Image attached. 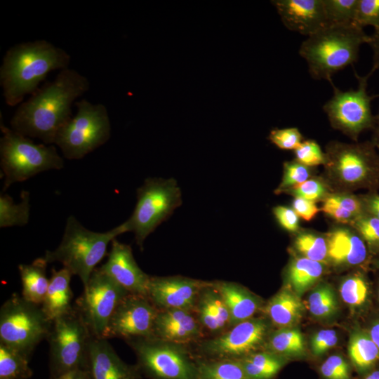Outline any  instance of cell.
<instances>
[{
	"label": "cell",
	"instance_id": "obj_1",
	"mask_svg": "<svg viewBox=\"0 0 379 379\" xmlns=\"http://www.w3.org/2000/svg\"><path fill=\"white\" fill-rule=\"evenodd\" d=\"M89 87L88 79L75 69L60 70L54 80L44 83L20 104L11 120V128L39 138L44 144H54L60 130L72 117V103Z\"/></svg>",
	"mask_w": 379,
	"mask_h": 379
},
{
	"label": "cell",
	"instance_id": "obj_2",
	"mask_svg": "<svg viewBox=\"0 0 379 379\" xmlns=\"http://www.w3.org/2000/svg\"><path fill=\"white\" fill-rule=\"evenodd\" d=\"M70 55L44 39L18 44L5 53L0 67V84L7 105L22 103L33 94L49 72L68 68Z\"/></svg>",
	"mask_w": 379,
	"mask_h": 379
},
{
	"label": "cell",
	"instance_id": "obj_3",
	"mask_svg": "<svg viewBox=\"0 0 379 379\" xmlns=\"http://www.w3.org/2000/svg\"><path fill=\"white\" fill-rule=\"evenodd\" d=\"M370 35L354 24L327 26L307 36L299 48L314 79H326L332 86V76L358 60L360 46Z\"/></svg>",
	"mask_w": 379,
	"mask_h": 379
},
{
	"label": "cell",
	"instance_id": "obj_4",
	"mask_svg": "<svg viewBox=\"0 0 379 379\" xmlns=\"http://www.w3.org/2000/svg\"><path fill=\"white\" fill-rule=\"evenodd\" d=\"M124 233L121 225L105 232H96L84 227L70 215L66 221L63 237L53 251H46L44 258L48 263L59 262L86 286L97 265L107 253L109 242Z\"/></svg>",
	"mask_w": 379,
	"mask_h": 379
},
{
	"label": "cell",
	"instance_id": "obj_5",
	"mask_svg": "<svg viewBox=\"0 0 379 379\" xmlns=\"http://www.w3.org/2000/svg\"><path fill=\"white\" fill-rule=\"evenodd\" d=\"M0 164L4 178L3 191L46 171L59 170L64 161L54 145L36 144L5 126L1 117Z\"/></svg>",
	"mask_w": 379,
	"mask_h": 379
},
{
	"label": "cell",
	"instance_id": "obj_6",
	"mask_svg": "<svg viewBox=\"0 0 379 379\" xmlns=\"http://www.w3.org/2000/svg\"><path fill=\"white\" fill-rule=\"evenodd\" d=\"M126 343L137 358L142 375L149 379H197V357L192 345L163 340L154 336Z\"/></svg>",
	"mask_w": 379,
	"mask_h": 379
},
{
	"label": "cell",
	"instance_id": "obj_7",
	"mask_svg": "<svg viewBox=\"0 0 379 379\" xmlns=\"http://www.w3.org/2000/svg\"><path fill=\"white\" fill-rule=\"evenodd\" d=\"M182 204V194L173 178H148L137 190V202L131 217L121 225L132 232L141 251L145 239Z\"/></svg>",
	"mask_w": 379,
	"mask_h": 379
},
{
	"label": "cell",
	"instance_id": "obj_8",
	"mask_svg": "<svg viewBox=\"0 0 379 379\" xmlns=\"http://www.w3.org/2000/svg\"><path fill=\"white\" fill-rule=\"evenodd\" d=\"M52 323L41 306L13 294L0 309V343L30 359Z\"/></svg>",
	"mask_w": 379,
	"mask_h": 379
},
{
	"label": "cell",
	"instance_id": "obj_9",
	"mask_svg": "<svg viewBox=\"0 0 379 379\" xmlns=\"http://www.w3.org/2000/svg\"><path fill=\"white\" fill-rule=\"evenodd\" d=\"M76 115L60 130L55 142L67 159H80L110 138L111 124L106 107L85 99L75 102Z\"/></svg>",
	"mask_w": 379,
	"mask_h": 379
},
{
	"label": "cell",
	"instance_id": "obj_10",
	"mask_svg": "<svg viewBox=\"0 0 379 379\" xmlns=\"http://www.w3.org/2000/svg\"><path fill=\"white\" fill-rule=\"evenodd\" d=\"M91 333L74 308L53 321L46 340L49 345L50 379L67 372L88 370V350Z\"/></svg>",
	"mask_w": 379,
	"mask_h": 379
},
{
	"label": "cell",
	"instance_id": "obj_11",
	"mask_svg": "<svg viewBox=\"0 0 379 379\" xmlns=\"http://www.w3.org/2000/svg\"><path fill=\"white\" fill-rule=\"evenodd\" d=\"M271 325L266 317H253L217 335L205 338L192 347L198 358L239 359L264 349Z\"/></svg>",
	"mask_w": 379,
	"mask_h": 379
},
{
	"label": "cell",
	"instance_id": "obj_12",
	"mask_svg": "<svg viewBox=\"0 0 379 379\" xmlns=\"http://www.w3.org/2000/svg\"><path fill=\"white\" fill-rule=\"evenodd\" d=\"M371 69L366 76H359L354 71L358 81L357 89L343 91L333 88V95L323 106L330 123L356 140L364 130L373 128L375 117L371 110V102L379 95H371L367 86L369 77L374 73Z\"/></svg>",
	"mask_w": 379,
	"mask_h": 379
},
{
	"label": "cell",
	"instance_id": "obj_13",
	"mask_svg": "<svg viewBox=\"0 0 379 379\" xmlns=\"http://www.w3.org/2000/svg\"><path fill=\"white\" fill-rule=\"evenodd\" d=\"M128 294L125 288L97 267L74 307L82 317L91 335L103 338L112 314Z\"/></svg>",
	"mask_w": 379,
	"mask_h": 379
},
{
	"label": "cell",
	"instance_id": "obj_14",
	"mask_svg": "<svg viewBox=\"0 0 379 379\" xmlns=\"http://www.w3.org/2000/svg\"><path fill=\"white\" fill-rule=\"evenodd\" d=\"M373 142L347 145L331 143L327 157L342 182L350 185L372 186L379 183V154Z\"/></svg>",
	"mask_w": 379,
	"mask_h": 379
},
{
	"label": "cell",
	"instance_id": "obj_15",
	"mask_svg": "<svg viewBox=\"0 0 379 379\" xmlns=\"http://www.w3.org/2000/svg\"><path fill=\"white\" fill-rule=\"evenodd\" d=\"M158 310L147 296L128 294L112 314L103 338H119L126 341L152 336Z\"/></svg>",
	"mask_w": 379,
	"mask_h": 379
},
{
	"label": "cell",
	"instance_id": "obj_16",
	"mask_svg": "<svg viewBox=\"0 0 379 379\" xmlns=\"http://www.w3.org/2000/svg\"><path fill=\"white\" fill-rule=\"evenodd\" d=\"M210 282L182 276H151L147 298L158 310L194 311L201 291Z\"/></svg>",
	"mask_w": 379,
	"mask_h": 379
},
{
	"label": "cell",
	"instance_id": "obj_17",
	"mask_svg": "<svg viewBox=\"0 0 379 379\" xmlns=\"http://www.w3.org/2000/svg\"><path fill=\"white\" fill-rule=\"evenodd\" d=\"M99 268L129 293L147 297L151 276L139 267L129 245L113 239L107 260Z\"/></svg>",
	"mask_w": 379,
	"mask_h": 379
},
{
	"label": "cell",
	"instance_id": "obj_18",
	"mask_svg": "<svg viewBox=\"0 0 379 379\" xmlns=\"http://www.w3.org/2000/svg\"><path fill=\"white\" fill-rule=\"evenodd\" d=\"M284 25L289 30L310 36L328 26L323 0H274Z\"/></svg>",
	"mask_w": 379,
	"mask_h": 379
},
{
	"label": "cell",
	"instance_id": "obj_19",
	"mask_svg": "<svg viewBox=\"0 0 379 379\" xmlns=\"http://www.w3.org/2000/svg\"><path fill=\"white\" fill-rule=\"evenodd\" d=\"M152 336L187 345L206 338L194 311L180 309L159 310Z\"/></svg>",
	"mask_w": 379,
	"mask_h": 379
},
{
	"label": "cell",
	"instance_id": "obj_20",
	"mask_svg": "<svg viewBox=\"0 0 379 379\" xmlns=\"http://www.w3.org/2000/svg\"><path fill=\"white\" fill-rule=\"evenodd\" d=\"M88 371L92 379H140L137 366L125 363L107 339L91 337L88 350Z\"/></svg>",
	"mask_w": 379,
	"mask_h": 379
},
{
	"label": "cell",
	"instance_id": "obj_21",
	"mask_svg": "<svg viewBox=\"0 0 379 379\" xmlns=\"http://www.w3.org/2000/svg\"><path fill=\"white\" fill-rule=\"evenodd\" d=\"M194 312L206 338L217 335L231 327L228 308L213 281L201 291Z\"/></svg>",
	"mask_w": 379,
	"mask_h": 379
},
{
	"label": "cell",
	"instance_id": "obj_22",
	"mask_svg": "<svg viewBox=\"0 0 379 379\" xmlns=\"http://www.w3.org/2000/svg\"><path fill=\"white\" fill-rule=\"evenodd\" d=\"M213 282L228 308L231 326L254 317L262 310V300L242 285L227 281Z\"/></svg>",
	"mask_w": 379,
	"mask_h": 379
},
{
	"label": "cell",
	"instance_id": "obj_23",
	"mask_svg": "<svg viewBox=\"0 0 379 379\" xmlns=\"http://www.w3.org/2000/svg\"><path fill=\"white\" fill-rule=\"evenodd\" d=\"M357 234L343 227L333 230L326 239L328 259L340 265L354 266L364 262L367 249L363 239Z\"/></svg>",
	"mask_w": 379,
	"mask_h": 379
},
{
	"label": "cell",
	"instance_id": "obj_24",
	"mask_svg": "<svg viewBox=\"0 0 379 379\" xmlns=\"http://www.w3.org/2000/svg\"><path fill=\"white\" fill-rule=\"evenodd\" d=\"M303 311L300 296L288 286L270 298L262 310L271 324L277 328L293 327L301 319Z\"/></svg>",
	"mask_w": 379,
	"mask_h": 379
},
{
	"label": "cell",
	"instance_id": "obj_25",
	"mask_svg": "<svg viewBox=\"0 0 379 379\" xmlns=\"http://www.w3.org/2000/svg\"><path fill=\"white\" fill-rule=\"evenodd\" d=\"M49 286L41 305L43 311L51 320L70 312L73 293L70 287L72 273L63 267L59 270H51Z\"/></svg>",
	"mask_w": 379,
	"mask_h": 379
},
{
	"label": "cell",
	"instance_id": "obj_26",
	"mask_svg": "<svg viewBox=\"0 0 379 379\" xmlns=\"http://www.w3.org/2000/svg\"><path fill=\"white\" fill-rule=\"evenodd\" d=\"M47 265L45 258L41 257L35 259L31 264L18 265L22 298L39 306L44 300L49 286L50 279L46 277Z\"/></svg>",
	"mask_w": 379,
	"mask_h": 379
},
{
	"label": "cell",
	"instance_id": "obj_27",
	"mask_svg": "<svg viewBox=\"0 0 379 379\" xmlns=\"http://www.w3.org/2000/svg\"><path fill=\"white\" fill-rule=\"evenodd\" d=\"M282 357H298L305 354L304 336L294 327L271 331L264 349Z\"/></svg>",
	"mask_w": 379,
	"mask_h": 379
},
{
	"label": "cell",
	"instance_id": "obj_28",
	"mask_svg": "<svg viewBox=\"0 0 379 379\" xmlns=\"http://www.w3.org/2000/svg\"><path fill=\"white\" fill-rule=\"evenodd\" d=\"M323 272V263L304 257L296 258L287 270L288 287L300 296L318 281Z\"/></svg>",
	"mask_w": 379,
	"mask_h": 379
},
{
	"label": "cell",
	"instance_id": "obj_29",
	"mask_svg": "<svg viewBox=\"0 0 379 379\" xmlns=\"http://www.w3.org/2000/svg\"><path fill=\"white\" fill-rule=\"evenodd\" d=\"M285 359L261 350L239 360L249 379H272L285 364Z\"/></svg>",
	"mask_w": 379,
	"mask_h": 379
},
{
	"label": "cell",
	"instance_id": "obj_30",
	"mask_svg": "<svg viewBox=\"0 0 379 379\" xmlns=\"http://www.w3.org/2000/svg\"><path fill=\"white\" fill-rule=\"evenodd\" d=\"M323 211L343 223L353 222L365 212L363 201L351 194H335L324 200Z\"/></svg>",
	"mask_w": 379,
	"mask_h": 379
},
{
	"label": "cell",
	"instance_id": "obj_31",
	"mask_svg": "<svg viewBox=\"0 0 379 379\" xmlns=\"http://www.w3.org/2000/svg\"><path fill=\"white\" fill-rule=\"evenodd\" d=\"M348 354L352 364L359 372L370 369L379 361V348L368 333L357 331L349 340Z\"/></svg>",
	"mask_w": 379,
	"mask_h": 379
},
{
	"label": "cell",
	"instance_id": "obj_32",
	"mask_svg": "<svg viewBox=\"0 0 379 379\" xmlns=\"http://www.w3.org/2000/svg\"><path fill=\"white\" fill-rule=\"evenodd\" d=\"M197 364V379H249L239 359L198 358Z\"/></svg>",
	"mask_w": 379,
	"mask_h": 379
},
{
	"label": "cell",
	"instance_id": "obj_33",
	"mask_svg": "<svg viewBox=\"0 0 379 379\" xmlns=\"http://www.w3.org/2000/svg\"><path fill=\"white\" fill-rule=\"evenodd\" d=\"M20 203H14L7 194L0 195V227L23 226L29 218V193L23 190L20 194Z\"/></svg>",
	"mask_w": 379,
	"mask_h": 379
},
{
	"label": "cell",
	"instance_id": "obj_34",
	"mask_svg": "<svg viewBox=\"0 0 379 379\" xmlns=\"http://www.w3.org/2000/svg\"><path fill=\"white\" fill-rule=\"evenodd\" d=\"M29 359L0 343V379H28L32 375Z\"/></svg>",
	"mask_w": 379,
	"mask_h": 379
},
{
	"label": "cell",
	"instance_id": "obj_35",
	"mask_svg": "<svg viewBox=\"0 0 379 379\" xmlns=\"http://www.w3.org/2000/svg\"><path fill=\"white\" fill-rule=\"evenodd\" d=\"M307 306L314 317L323 319L334 314L338 310V303L332 288L323 284L314 288L310 294Z\"/></svg>",
	"mask_w": 379,
	"mask_h": 379
},
{
	"label": "cell",
	"instance_id": "obj_36",
	"mask_svg": "<svg viewBox=\"0 0 379 379\" xmlns=\"http://www.w3.org/2000/svg\"><path fill=\"white\" fill-rule=\"evenodd\" d=\"M323 1L328 26L354 24L358 0Z\"/></svg>",
	"mask_w": 379,
	"mask_h": 379
},
{
	"label": "cell",
	"instance_id": "obj_37",
	"mask_svg": "<svg viewBox=\"0 0 379 379\" xmlns=\"http://www.w3.org/2000/svg\"><path fill=\"white\" fill-rule=\"evenodd\" d=\"M294 244L304 258L321 263L328 259L327 241L319 235L300 233L296 237Z\"/></svg>",
	"mask_w": 379,
	"mask_h": 379
},
{
	"label": "cell",
	"instance_id": "obj_38",
	"mask_svg": "<svg viewBox=\"0 0 379 379\" xmlns=\"http://www.w3.org/2000/svg\"><path fill=\"white\" fill-rule=\"evenodd\" d=\"M343 300L351 307L363 305L368 297V288L365 279L360 275L346 278L339 288Z\"/></svg>",
	"mask_w": 379,
	"mask_h": 379
},
{
	"label": "cell",
	"instance_id": "obj_39",
	"mask_svg": "<svg viewBox=\"0 0 379 379\" xmlns=\"http://www.w3.org/2000/svg\"><path fill=\"white\" fill-rule=\"evenodd\" d=\"M354 24L379 28V0H358Z\"/></svg>",
	"mask_w": 379,
	"mask_h": 379
},
{
	"label": "cell",
	"instance_id": "obj_40",
	"mask_svg": "<svg viewBox=\"0 0 379 379\" xmlns=\"http://www.w3.org/2000/svg\"><path fill=\"white\" fill-rule=\"evenodd\" d=\"M310 171L307 166L298 161H289L284 164V173L282 181L275 192L279 194L308 180Z\"/></svg>",
	"mask_w": 379,
	"mask_h": 379
},
{
	"label": "cell",
	"instance_id": "obj_41",
	"mask_svg": "<svg viewBox=\"0 0 379 379\" xmlns=\"http://www.w3.org/2000/svg\"><path fill=\"white\" fill-rule=\"evenodd\" d=\"M352 224L357 233L368 246L379 248V219L364 213L357 218Z\"/></svg>",
	"mask_w": 379,
	"mask_h": 379
},
{
	"label": "cell",
	"instance_id": "obj_42",
	"mask_svg": "<svg viewBox=\"0 0 379 379\" xmlns=\"http://www.w3.org/2000/svg\"><path fill=\"white\" fill-rule=\"evenodd\" d=\"M294 152L296 161L307 167L318 166L326 161L320 146L312 140H303Z\"/></svg>",
	"mask_w": 379,
	"mask_h": 379
},
{
	"label": "cell",
	"instance_id": "obj_43",
	"mask_svg": "<svg viewBox=\"0 0 379 379\" xmlns=\"http://www.w3.org/2000/svg\"><path fill=\"white\" fill-rule=\"evenodd\" d=\"M269 140L278 148L295 150L302 143V135L297 128H274L268 136Z\"/></svg>",
	"mask_w": 379,
	"mask_h": 379
},
{
	"label": "cell",
	"instance_id": "obj_44",
	"mask_svg": "<svg viewBox=\"0 0 379 379\" xmlns=\"http://www.w3.org/2000/svg\"><path fill=\"white\" fill-rule=\"evenodd\" d=\"M320 372L325 379H350V368L340 355H332L323 362Z\"/></svg>",
	"mask_w": 379,
	"mask_h": 379
},
{
	"label": "cell",
	"instance_id": "obj_45",
	"mask_svg": "<svg viewBox=\"0 0 379 379\" xmlns=\"http://www.w3.org/2000/svg\"><path fill=\"white\" fill-rule=\"evenodd\" d=\"M337 343L338 335L335 330H320L311 338L312 353L315 356H321L334 347Z\"/></svg>",
	"mask_w": 379,
	"mask_h": 379
},
{
	"label": "cell",
	"instance_id": "obj_46",
	"mask_svg": "<svg viewBox=\"0 0 379 379\" xmlns=\"http://www.w3.org/2000/svg\"><path fill=\"white\" fill-rule=\"evenodd\" d=\"M295 197L315 201L321 198L326 192L323 183L317 180H307L286 191H290Z\"/></svg>",
	"mask_w": 379,
	"mask_h": 379
},
{
	"label": "cell",
	"instance_id": "obj_47",
	"mask_svg": "<svg viewBox=\"0 0 379 379\" xmlns=\"http://www.w3.org/2000/svg\"><path fill=\"white\" fill-rule=\"evenodd\" d=\"M273 213L283 228L290 232L298 230L299 217L293 209L286 206H278L273 208Z\"/></svg>",
	"mask_w": 379,
	"mask_h": 379
},
{
	"label": "cell",
	"instance_id": "obj_48",
	"mask_svg": "<svg viewBox=\"0 0 379 379\" xmlns=\"http://www.w3.org/2000/svg\"><path fill=\"white\" fill-rule=\"evenodd\" d=\"M294 211L306 221H310L315 217L319 211L314 201L305 199L300 197H295L293 201Z\"/></svg>",
	"mask_w": 379,
	"mask_h": 379
},
{
	"label": "cell",
	"instance_id": "obj_49",
	"mask_svg": "<svg viewBox=\"0 0 379 379\" xmlns=\"http://www.w3.org/2000/svg\"><path fill=\"white\" fill-rule=\"evenodd\" d=\"M373 51V67L371 69L376 71L379 69V28L374 29L373 34L370 35L367 43Z\"/></svg>",
	"mask_w": 379,
	"mask_h": 379
},
{
	"label": "cell",
	"instance_id": "obj_50",
	"mask_svg": "<svg viewBox=\"0 0 379 379\" xmlns=\"http://www.w3.org/2000/svg\"><path fill=\"white\" fill-rule=\"evenodd\" d=\"M365 212L379 219V194H373L364 201Z\"/></svg>",
	"mask_w": 379,
	"mask_h": 379
},
{
	"label": "cell",
	"instance_id": "obj_51",
	"mask_svg": "<svg viewBox=\"0 0 379 379\" xmlns=\"http://www.w3.org/2000/svg\"><path fill=\"white\" fill-rule=\"evenodd\" d=\"M55 379H92L88 370L77 369L67 372Z\"/></svg>",
	"mask_w": 379,
	"mask_h": 379
},
{
	"label": "cell",
	"instance_id": "obj_52",
	"mask_svg": "<svg viewBox=\"0 0 379 379\" xmlns=\"http://www.w3.org/2000/svg\"><path fill=\"white\" fill-rule=\"evenodd\" d=\"M369 335L374 343L379 348V320L377 321L371 328Z\"/></svg>",
	"mask_w": 379,
	"mask_h": 379
},
{
	"label": "cell",
	"instance_id": "obj_53",
	"mask_svg": "<svg viewBox=\"0 0 379 379\" xmlns=\"http://www.w3.org/2000/svg\"><path fill=\"white\" fill-rule=\"evenodd\" d=\"M374 129V136H373V144L376 146L379 145V111L378 114L375 117V124L373 126Z\"/></svg>",
	"mask_w": 379,
	"mask_h": 379
},
{
	"label": "cell",
	"instance_id": "obj_54",
	"mask_svg": "<svg viewBox=\"0 0 379 379\" xmlns=\"http://www.w3.org/2000/svg\"><path fill=\"white\" fill-rule=\"evenodd\" d=\"M364 379H379V369L369 373Z\"/></svg>",
	"mask_w": 379,
	"mask_h": 379
},
{
	"label": "cell",
	"instance_id": "obj_55",
	"mask_svg": "<svg viewBox=\"0 0 379 379\" xmlns=\"http://www.w3.org/2000/svg\"><path fill=\"white\" fill-rule=\"evenodd\" d=\"M376 147H377L378 148V149H379V145H376Z\"/></svg>",
	"mask_w": 379,
	"mask_h": 379
},
{
	"label": "cell",
	"instance_id": "obj_56",
	"mask_svg": "<svg viewBox=\"0 0 379 379\" xmlns=\"http://www.w3.org/2000/svg\"><path fill=\"white\" fill-rule=\"evenodd\" d=\"M378 298H379V291H378Z\"/></svg>",
	"mask_w": 379,
	"mask_h": 379
}]
</instances>
